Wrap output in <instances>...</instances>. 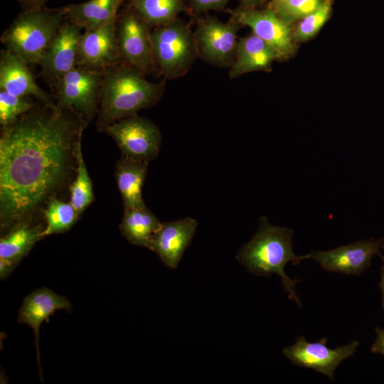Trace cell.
I'll return each instance as SVG.
<instances>
[{
	"label": "cell",
	"instance_id": "1",
	"mask_svg": "<svg viewBox=\"0 0 384 384\" xmlns=\"http://www.w3.org/2000/svg\"><path fill=\"white\" fill-rule=\"evenodd\" d=\"M87 121L56 104H41L2 127L1 228L28 223L65 180Z\"/></svg>",
	"mask_w": 384,
	"mask_h": 384
},
{
	"label": "cell",
	"instance_id": "2",
	"mask_svg": "<svg viewBox=\"0 0 384 384\" xmlns=\"http://www.w3.org/2000/svg\"><path fill=\"white\" fill-rule=\"evenodd\" d=\"M97 122L100 131L115 122L154 105L163 95L164 81L146 79L140 70L122 61L103 73Z\"/></svg>",
	"mask_w": 384,
	"mask_h": 384
},
{
	"label": "cell",
	"instance_id": "3",
	"mask_svg": "<svg viewBox=\"0 0 384 384\" xmlns=\"http://www.w3.org/2000/svg\"><path fill=\"white\" fill-rule=\"evenodd\" d=\"M292 229L272 225L265 216L259 220V227L252 239L242 245L236 258L247 270L256 275H279L282 286L289 299L301 307L296 293V284L300 279H292L284 272L286 265H297L303 260L292 249Z\"/></svg>",
	"mask_w": 384,
	"mask_h": 384
},
{
	"label": "cell",
	"instance_id": "4",
	"mask_svg": "<svg viewBox=\"0 0 384 384\" xmlns=\"http://www.w3.org/2000/svg\"><path fill=\"white\" fill-rule=\"evenodd\" d=\"M65 17L55 9L23 10L1 37L6 49L28 64H40Z\"/></svg>",
	"mask_w": 384,
	"mask_h": 384
},
{
	"label": "cell",
	"instance_id": "5",
	"mask_svg": "<svg viewBox=\"0 0 384 384\" xmlns=\"http://www.w3.org/2000/svg\"><path fill=\"white\" fill-rule=\"evenodd\" d=\"M154 58L165 78L184 75L192 67L198 50L194 33L185 21H174L151 30Z\"/></svg>",
	"mask_w": 384,
	"mask_h": 384
},
{
	"label": "cell",
	"instance_id": "6",
	"mask_svg": "<svg viewBox=\"0 0 384 384\" xmlns=\"http://www.w3.org/2000/svg\"><path fill=\"white\" fill-rule=\"evenodd\" d=\"M103 131L114 139L124 157L149 163L158 156L161 134L146 117L135 114L109 124Z\"/></svg>",
	"mask_w": 384,
	"mask_h": 384
},
{
	"label": "cell",
	"instance_id": "7",
	"mask_svg": "<svg viewBox=\"0 0 384 384\" xmlns=\"http://www.w3.org/2000/svg\"><path fill=\"white\" fill-rule=\"evenodd\" d=\"M102 78V73L76 66L55 85L56 105L91 120L99 112Z\"/></svg>",
	"mask_w": 384,
	"mask_h": 384
},
{
	"label": "cell",
	"instance_id": "8",
	"mask_svg": "<svg viewBox=\"0 0 384 384\" xmlns=\"http://www.w3.org/2000/svg\"><path fill=\"white\" fill-rule=\"evenodd\" d=\"M241 26L232 18L225 23L212 16L198 18L194 32L198 55L213 65L231 66Z\"/></svg>",
	"mask_w": 384,
	"mask_h": 384
},
{
	"label": "cell",
	"instance_id": "9",
	"mask_svg": "<svg viewBox=\"0 0 384 384\" xmlns=\"http://www.w3.org/2000/svg\"><path fill=\"white\" fill-rule=\"evenodd\" d=\"M151 30L130 6L118 14L117 34L122 58L144 75L157 68L153 55Z\"/></svg>",
	"mask_w": 384,
	"mask_h": 384
},
{
	"label": "cell",
	"instance_id": "10",
	"mask_svg": "<svg viewBox=\"0 0 384 384\" xmlns=\"http://www.w3.org/2000/svg\"><path fill=\"white\" fill-rule=\"evenodd\" d=\"M117 21V17L82 33L76 66L103 73L123 61L118 43Z\"/></svg>",
	"mask_w": 384,
	"mask_h": 384
},
{
	"label": "cell",
	"instance_id": "11",
	"mask_svg": "<svg viewBox=\"0 0 384 384\" xmlns=\"http://www.w3.org/2000/svg\"><path fill=\"white\" fill-rule=\"evenodd\" d=\"M326 342V338L309 342L304 336H299L293 345L284 348L282 352L294 366L314 370L334 380L335 370L343 360L355 353L359 342L353 341L335 348L328 347Z\"/></svg>",
	"mask_w": 384,
	"mask_h": 384
},
{
	"label": "cell",
	"instance_id": "12",
	"mask_svg": "<svg viewBox=\"0 0 384 384\" xmlns=\"http://www.w3.org/2000/svg\"><path fill=\"white\" fill-rule=\"evenodd\" d=\"M383 245L384 237L370 238L330 250L312 251L302 258L317 262L328 272L360 276L369 268L372 258L380 254Z\"/></svg>",
	"mask_w": 384,
	"mask_h": 384
},
{
	"label": "cell",
	"instance_id": "13",
	"mask_svg": "<svg viewBox=\"0 0 384 384\" xmlns=\"http://www.w3.org/2000/svg\"><path fill=\"white\" fill-rule=\"evenodd\" d=\"M231 13L232 18L242 26L250 27L253 34L275 49L281 57L294 53L292 25L282 20L270 8L262 10L239 8Z\"/></svg>",
	"mask_w": 384,
	"mask_h": 384
},
{
	"label": "cell",
	"instance_id": "14",
	"mask_svg": "<svg viewBox=\"0 0 384 384\" xmlns=\"http://www.w3.org/2000/svg\"><path fill=\"white\" fill-rule=\"evenodd\" d=\"M82 28L65 19L40 63L42 78L51 87L76 67Z\"/></svg>",
	"mask_w": 384,
	"mask_h": 384
},
{
	"label": "cell",
	"instance_id": "15",
	"mask_svg": "<svg viewBox=\"0 0 384 384\" xmlns=\"http://www.w3.org/2000/svg\"><path fill=\"white\" fill-rule=\"evenodd\" d=\"M197 226V220L189 217L161 223L153 239L151 250L157 254L167 267L176 268L192 241Z\"/></svg>",
	"mask_w": 384,
	"mask_h": 384
},
{
	"label": "cell",
	"instance_id": "16",
	"mask_svg": "<svg viewBox=\"0 0 384 384\" xmlns=\"http://www.w3.org/2000/svg\"><path fill=\"white\" fill-rule=\"evenodd\" d=\"M71 309L72 305L66 297L46 287L37 289L23 299L18 311V322L29 326L33 331L41 378L42 372L39 353L40 326L44 321L48 322L49 317L55 311L60 309L70 311Z\"/></svg>",
	"mask_w": 384,
	"mask_h": 384
},
{
	"label": "cell",
	"instance_id": "17",
	"mask_svg": "<svg viewBox=\"0 0 384 384\" xmlns=\"http://www.w3.org/2000/svg\"><path fill=\"white\" fill-rule=\"evenodd\" d=\"M0 90L14 95L33 97L43 104L53 103L37 85L28 63L6 48L0 52Z\"/></svg>",
	"mask_w": 384,
	"mask_h": 384
},
{
	"label": "cell",
	"instance_id": "18",
	"mask_svg": "<svg viewBox=\"0 0 384 384\" xmlns=\"http://www.w3.org/2000/svg\"><path fill=\"white\" fill-rule=\"evenodd\" d=\"M280 58L275 49L252 33L238 40L229 76L233 79L250 72L267 70Z\"/></svg>",
	"mask_w": 384,
	"mask_h": 384
},
{
	"label": "cell",
	"instance_id": "19",
	"mask_svg": "<svg viewBox=\"0 0 384 384\" xmlns=\"http://www.w3.org/2000/svg\"><path fill=\"white\" fill-rule=\"evenodd\" d=\"M43 228L32 227L29 223L17 225L0 240V277L6 279L16 266L41 239Z\"/></svg>",
	"mask_w": 384,
	"mask_h": 384
},
{
	"label": "cell",
	"instance_id": "20",
	"mask_svg": "<svg viewBox=\"0 0 384 384\" xmlns=\"http://www.w3.org/2000/svg\"><path fill=\"white\" fill-rule=\"evenodd\" d=\"M129 0H90L55 9L65 19L85 31L117 18L119 7Z\"/></svg>",
	"mask_w": 384,
	"mask_h": 384
},
{
	"label": "cell",
	"instance_id": "21",
	"mask_svg": "<svg viewBox=\"0 0 384 384\" xmlns=\"http://www.w3.org/2000/svg\"><path fill=\"white\" fill-rule=\"evenodd\" d=\"M148 163L130 158H122L116 165V181L123 200L124 208L145 207L142 186Z\"/></svg>",
	"mask_w": 384,
	"mask_h": 384
},
{
	"label": "cell",
	"instance_id": "22",
	"mask_svg": "<svg viewBox=\"0 0 384 384\" xmlns=\"http://www.w3.org/2000/svg\"><path fill=\"white\" fill-rule=\"evenodd\" d=\"M161 225L159 219L145 206L124 208L119 228L131 244L151 250L153 239Z\"/></svg>",
	"mask_w": 384,
	"mask_h": 384
},
{
	"label": "cell",
	"instance_id": "23",
	"mask_svg": "<svg viewBox=\"0 0 384 384\" xmlns=\"http://www.w3.org/2000/svg\"><path fill=\"white\" fill-rule=\"evenodd\" d=\"M129 6L151 28L166 25L182 11H188L183 0H129Z\"/></svg>",
	"mask_w": 384,
	"mask_h": 384
},
{
	"label": "cell",
	"instance_id": "24",
	"mask_svg": "<svg viewBox=\"0 0 384 384\" xmlns=\"http://www.w3.org/2000/svg\"><path fill=\"white\" fill-rule=\"evenodd\" d=\"M46 225L43 229L41 239L53 235L62 233L70 230L80 216L70 203L57 198H51L42 210Z\"/></svg>",
	"mask_w": 384,
	"mask_h": 384
},
{
	"label": "cell",
	"instance_id": "25",
	"mask_svg": "<svg viewBox=\"0 0 384 384\" xmlns=\"http://www.w3.org/2000/svg\"><path fill=\"white\" fill-rule=\"evenodd\" d=\"M81 140L82 138L78 140L75 149L77 164L76 178L70 188V203L79 215L83 213L94 200L91 179L87 171L82 153Z\"/></svg>",
	"mask_w": 384,
	"mask_h": 384
},
{
	"label": "cell",
	"instance_id": "26",
	"mask_svg": "<svg viewBox=\"0 0 384 384\" xmlns=\"http://www.w3.org/2000/svg\"><path fill=\"white\" fill-rule=\"evenodd\" d=\"M333 4L334 0H325L316 10L301 19L292 31L294 42H305L314 37L330 18Z\"/></svg>",
	"mask_w": 384,
	"mask_h": 384
},
{
	"label": "cell",
	"instance_id": "27",
	"mask_svg": "<svg viewBox=\"0 0 384 384\" xmlns=\"http://www.w3.org/2000/svg\"><path fill=\"white\" fill-rule=\"evenodd\" d=\"M325 0H270L269 8L282 20L293 24L316 10Z\"/></svg>",
	"mask_w": 384,
	"mask_h": 384
},
{
	"label": "cell",
	"instance_id": "28",
	"mask_svg": "<svg viewBox=\"0 0 384 384\" xmlns=\"http://www.w3.org/2000/svg\"><path fill=\"white\" fill-rule=\"evenodd\" d=\"M30 97L14 95L0 90V124L2 127L14 123L21 115L37 106Z\"/></svg>",
	"mask_w": 384,
	"mask_h": 384
},
{
	"label": "cell",
	"instance_id": "29",
	"mask_svg": "<svg viewBox=\"0 0 384 384\" xmlns=\"http://www.w3.org/2000/svg\"><path fill=\"white\" fill-rule=\"evenodd\" d=\"M188 8L195 14L209 11H224L230 0H187Z\"/></svg>",
	"mask_w": 384,
	"mask_h": 384
},
{
	"label": "cell",
	"instance_id": "30",
	"mask_svg": "<svg viewBox=\"0 0 384 384\" xmlns=\"http://www.w3.org/2000/svg\"><path fill=\"white\" fill-rule=\"evenodd\" d=\"M376 337L370 347V351L373 353H380L384 356V329L375 328Z\"/></svg>",
	"mask_w": 384,
	"mask_h": 384
},
{
	"label": "cell",
	"instance_id": "31",
	"mask_svg": "<svg viewBox=\"0 0 384 384\" xmlns=\"http://www.w3.org/2000/svg\"><path fill=\"white\" fill-rule=\"evenodd\" d=\"M48 0H18L23 10L43 9Z\"/></svg>",
	"mask_w": 384,
	"mask_h": 384
},
{
	"label": "cell",
	"instance_id": "32",
	"mask_svg": "<svg viewBox=\"0 0 384 384\" xmlns=\"http://www.w3.org/2000/svg\"><path fill=\"white\" fill-rule=\"evenodd\" d=\"M382 249L384 251V245ZM378 255L380 256V257L381 258L383 261V265L380 268V282H379V287L380 289L381 295H382L381 307L383 310L384 311V255L379 254Z\"/></svg>",
	"mask_w": 384,
	"mask_h": 384
},
{
	"label": "cell",
	"instance_id": "33",
	"mask_svg": "<svg viewBox=\"0 0 384 384\" xmlns=\"http://www.w3.org/2000/svg\"><path fill=\"white\" fill-rule=\"evenodd\" d=\"M269 0H240L242 9H255L257 6L267 2Z\"/></svg>",
	"mask_w": 384,
	"mask_h": 384
}]
</instances>
